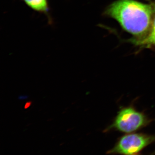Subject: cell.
Wrapping results in <instances>:
<instances>
[{
    "label": "cell",
    "instance_id": "6da1fadb",
    "mask_svg": "<svg viewBox=\"0 0 155 155\" xmlns=\"http://www.w3.org/2000/svg\"><path fill=\"white\" fill-rule=\"evenodd\" d=\"M155 10V3L145 4L136 0H117L106 8L104 15L116 20L135 38L144 36L149 30Z\"/></svg>",
    "mask_w": 155,
    "mask_h": 155
},
{
    "label": "cell",
    "instance_id": "7a4b0ae2",
    "mask_svg": "<svg viewBox=\"0 0 155 155\" xmlns=\"http://www.w3.org/2000/svg\"><path fill=\"white\" fill-rule=\"evenodd\" d=\"M151 120L132 106L120 109L114 122L105 130H116L125 133H132L149 125Z\"/></svg>",
    "mask_w": 155,
    "mask_h": 155
},
{
    "label": "cell",
    "instance_id": "3957f363",
    "mask_svg": "<svg viewBox=\"0 0 155 155\" xmlns=\"http://www.w3.org/2000/svg\"><path fill=\"white\" fill-rule=\"evenodd\" d=\"M155 142V135L133 133L122 136L108 154L137 155L146 147Z\"/></svg>",
    "mask_w": 155,
    "mask_h": 155
},
{
    "label": "cell",
    "instance_id": "277c9868",
    "mask_svg": "<svg viewBox=\"0 0 155 155\" xmlns=\"http://www.w3.org/2000/svg\"><path fill=\"white\" fill-rule=\"evenodd\" d=\"M129 41L142 48H155V10L150 28L147 34L141 38L130 39Z\"/></svg>",
    "mask_w": 155,
    "mask_h": 155
},
{
    "label": "cell",
    "instance_id": "5b68a950",
    "mask_svg": "<svg viewBox=\"0 0 155 155\" xmlns=\"http://www.w3.org/2000/svg\"><path fill=\"white\" fill-rule=\"evenodd\" d=\"M31 10L38 13L44 14L47 18L49 25L53 23L52 18L50 14L48 0H21Z\"/></svg>",
    "mask_w": 155,
    "mask_h": 155
},
{
    "label": "cell",
    "instance_id": "8992f818",
    "mask_svg": "<svg viewBox=\"0 0 155 155\" xmlns=\"http://www.w3.org/2000/svg\"><path fill=\"white\" fill-rule=\"evenodd\" d=\"M31 101L27 102L25 103V106H24V109H26L29 107L31 106Z\"/></svg>",
    "mask_w": 155,
    "mask_h": 155
},
{
    "label": "cell",
    "instance_id": "52a82bcc",
    "mask_svg": "<svg viewBox=\"0 0 155 155\" xmlns=\"http://www.w3.org/2000/svg\"><path fill=\"white\" fill-rule=\"evenodd\" d=\"M28 96H27L23 95V96H20L19 97V100H24L25 99L27 98H28Z\"/></svg>",
    "mask_w": 155,
    "mask_h": 155
}]
</instances>
